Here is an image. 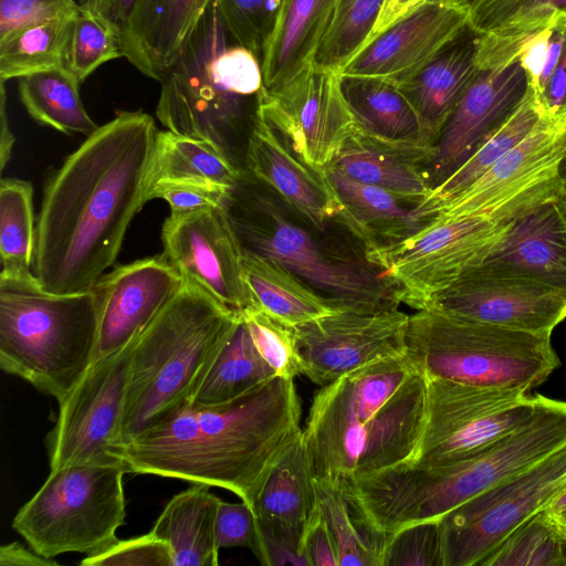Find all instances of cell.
I'll use <instances>...</instances> for the list:
<instances>
[{"label":"cell","mask_w":566,"mask_h":566,"mask_svg":"<svg viewBox=\"0 0 566 566\" xmlns=\"http://www.w3.org/2000/svg\"><path fill=\"white\" fill-rule=\"evenodd\" d=\"M534 98L544 119L566 126V40L554 71Z\"/></svg>","instance_id":"cell-52"},{"label":"cell","mask_w":566,"mask_h":566,"mask_svg":"<svg viewBox=\"0 0 566 566\" xmlns=\"http://www.w3.org/2000/svg\"><path fill=\"white\" fill-rule=\"evenodd\" d=\"M119 35L127 27L140 0H76Z\"/></svg>","instance_id":"cell-55"},{"label":"cell","mask_w":566,"mask_h":566,"mask_svg":"<svg viewBox=\"0 0 566 566\" xmlns=\"http://www.w3.org/2000/svg\"><path fill=\"white\" fill-rule=\"evenodd\" d=\"M426 160L421 154L385 146L354 132L328 166L416 206L431 190Z\"/></svg>","instance_id":"cell-33"},{"label":"cell","mask_w":566,"mask_h":566,"mask_svg":"<svg viewBox=\"0 0 566 566\" xmlns=\"http://www.w3.org/2000/svg\"><path fill=\"white\" fill-rule=\"evenodd\" d=\"M337 0H283L261 66L264 91L290 81L313 63Z\"/></svg>","instance_id":"cell-29"},{"label":"cell","mask_w":566,"mask_h":566,"mask_svg":"<svg viewBox=\"0 0 566 566\" xmlns=\"http://www.w3.org/2000/svg\"><path fill=\"white\" fill-rule=\"evenodd\" d=\"M159 122L213 147L245 174L249 138L264 88L260 59L240 44L210 0L160 78Z\"/></svg>","instance_id":"cell-5"},{"label":"cell","mask_w":566,"mask_h":566,"mask_svg":"<svg viewBox=\"0 0 566 566\" xmlns=\"http://www.w3.org/2000/svg\"><path fill=\"white\" fill-rule=\"evenodd\" d=\"M427 379L422 433L411 463L434 465L467 459L525 423L543 395L525 388H491Z\"/></svg>","instance_id":"cell-12"},{"label":"cell","mask_w":566,"mask_h":566,"mask_svg":"<svg viewBox=\"0 0 566 566\" xmlns=\"http://www.w3.org/2000/svg\"><path fill=\"white\" fill-rule=\"evenodd\" d=\"M427 1L429 0H384L376 24L367 38L364 48L385 30L409 15Z\"/></svg>","instance_id":"cell-56"},{"label":"cell","mask_w":566,"mask_h":566,"mask_svg":"<svg viewBox=\"0 0 566 566\" xmlns=\"http://www.w3.org/2000/svg\"><path fill=\"white\" fill-rule=\"evenodd\" d=\"M314 482L318 506L335 543L338 566H382L388 536L361 525L340 482L315 478Z\"/></svg>","instance_id":"cell-39"},{"label":"cell","mask_w":566,"mask_h":566,"mask_svg":"<svg viewBox=\"0 0 566 566\" xmlns=\"http://www.w3.org/2000/svg\"><path fill=\"white\" fill-rule=\"evenodd\" d=\"M245 172L317 229L325 230L333 221L339 223L344 208L325 168L303 163L260 108L248 143Z\"/></svg>","instance_id":"cell-23"},{"label":"cell","mask_w":566,"mask_h":566,"mask_svg":"<svg viewBox=\"0 0 566 566\" xmlns=\"http://www.w3.org/2000/svg\"><path fill=\"white\" fill-rule=\"evenodd\" d=\"M221 209L242 252L268 258L344 310L401 304L394 284L344 244L289 208L249 174L223 196Z\"/></svg>","instance_id":"cell-7"},{"label":"cell","mask_w":566,"mask_h":566,"mask_svg":"<svg viewBox=\"0 0 566 566\" xmlns=\"http://www.w3.org/2000/svg\"><path fill=\"white\" fill-rule=\"evenodd\" d=\"M566 489V446L444 514L442 566H480L517 526Z\"/></svg>","instance_id":"cell-13"},{"label":"cell","mask_w":566,"mask_h":566,"mask_svg":"<svg viewBox=\"0 0 566 566\" xmlns=\"http://www.w3.org/2000/svg\"><path fill=\"white\" fill-rule=\"evenodd\" d=\"M227 191L199 184L161 180L148 187L146 202L163 199L168 202L170 213H188L221 207Z\"/></svg>","instance_id":"cell-51"},{"label":"cell","mask_w":566,"mask_h":566,"mask_svg":"<svg viewBox=\"0 0 566 566\" xmlns=\"http://www.w3.org/2000/svg\"><path fill=\"white\" fill-rule=\"evenodd\" d=\"M426 307L538 335L566 318V292L541 281L479 265L436 293Z\"/></svg>","instance_id":"cell-18"},{"label":"cell","mask_w":566,"mask_h":566,"mask_svg":"<svg viewBox=\"0 0 566 566\" xmlns=\"http://www.w3.org/2000/svg\"><path fill=\"white\" fill-rule=\"evenodd\" d=\"M405 354L426 377L491 388L530 390L560 365L551 335L465 319L431 307L409 315Z\"/></svg>","instance_id":"cell-9"},{"label":"cell","mask_w":566,"mask_h":566,"mask_svg":"<svg viewBox=\"0 0 566 566\" xmlns=\"http://www.w3.org/2000/svg\"><path fill=\"white\" fill-rule=\"evenodd\" d=\"M260 112L306 165L324 169L355 132L340 73L310 64L275 90L262 92Z\"/></svg>","instance_id":"cell-16"},{"label":"cell","mask_w":566,"mask_h":566,"mask_svg":"<svg viewBox=\"0 0 566 566\" xmlns=\"http://www.w3.org/2000/svg\"><path fill=\"white\" fill-rule=\"evenodd\" d=\"M468 29L458 0H429L368 43L340 72L401 84Z\"/></svg>","instance_id":"cell-22"},{"label":"cell","mask_w":566,"mask_h":566,"mask_svg":"<svg viewBox=\"0 0 566 566\" xmlns=\"http://www.w3.org/2000/svg\"><path fill=\"white\" fill-rule=\"evenodd\" d=\"M242 258L255 306L276 321L297 327L344 310L281 264L250 252Z\"/></svg>","instance_id":"cell-35"},{"label":"cell","mask_w":566,"mask_h":566,"mask_svg":"<svg viewBox=\"0 0 566 566\" xmlns=\"http://www.w3.org/2000/svg\"><path fill=\"white\" fill-rule=\"evenodd\" d=\"M80 84L81 81L65 66L18 78L21 103L36 123L67 135L87 137L99 126L83 105Z\"/></svg>","instance_id":"cell-36"},{"label":"cell","mask_w":566,"mask_h":566,"mask_svg":"<svg viewBox=\"0 0 566 566\" xmlns=\"http://www.w3.org/2000/svg\"><path fill=\"white\" fill-rule=\"evenodd\" d=\"M182 284L184 277L161 254L117 265L103 274L92 289L98 313L94 360L137 338Z\"/></svg>","instance_id":"cell-20"},{"label":"cell","mask_w":566,"mask_h":566,"mask_svg":"<svg viewBox=\"0 0 566 566\" xmlns=\"http://www.w3.org/2000/svg\"><path fill=\"white\" fill-rule=\"evenodd\" d=\"M36 222L33 187L30 181L2 178L0 182L1 274L21 276L33 273Z\"/></svg>","instance_id":"cell-41"},{"label":"cell","mask_w":566,"mask_h":566,"mask_svg":"<svg viewBox=\"0 0 566 566\" xmlns=\"http://www.w3.org/2000/svg\"><path fill=\"white\" fill-rule=\"evenodd\" d=\"M560 177H562V180L564 182H566V156L562 163V166H560Z\"/></svg>","instance_id":"cell-61"},{"label":"cell","mask_w":566,"mask_h":566,"mask_svg":"<svg viewBox=\"0 0 566 566\" xmlns=\"http://www.w3.org/2000/svg\"><path fill=\"white\" fill-rule=\"evenodd\" d=\"M426 397V376L406 354L323 386L303 430L315 479L340 482L410 462L423 429Z\"/></svg>","instance_id":"cell-3"},{"label":"cell","mask_w":566,"mask_h":566,"mask_svg":"<svg viewBox=\"0 0 566 566\" xmlns=\"http://www.w3.org/2000/svg\"><path fill=\"white\" fill-rule=\"evenodd\" d=\"M252 340L276 376L295 378L302 375L294 327L271 317L258 307L242 314Z\"/></svg>","instance_id":"cell-45"},{"label":"cell","mask_w":566,"mask_h":566,"mask_svg":"<svg viewBox=\"0 0 566 566\" xmlns=\"http://www.w3.org/2000/svg\"><path fill=\"white\" fill-rule=\"evenodd\" d=\"M565 156L566 126L542 118L521 143L428 221L463 217L513 220L558 191Z\"/></svg>","instance_id":"cell-15"},{"label":"cell","mask_w":566,"mask_h":566,"mask_svg":"<svg viewBox=\"0 0 566 566\" xmlns=\"http://www.w3.org/2000/svg\"><path fill=\"white\" fill-rule=\"evenodd\" d=\"M216 544L218 549L247 547L252 553L258 546V523L253 509L241 501H220L216 518Z\"/></svg>","instance_id":"cell-50"},{"label":"cell","mask_w":566,"mask_h":566,"mask_svg":"<svg viewBox=\"0 0 566 566\" xmlns=\"http://www.w3.org/2000/svg\"><path fill=\"white\" fill-rule=\"evenodd\" d=\"M326 175L344 208L342 223L364 247L401 240L422 228L403 200L381 188L357 181L327 166ZM408 203V202H407Z\"/></svg>","instance_id":"cell-30"},{"label":"cell","mask_w":566,"mask_h":566,"mask_svg":"<svg viewBox=\"0 0 566 566\" xmlns=\"http://www.w3.org/2000/svg\"><path fill=\"white\" fill-rule=\"evenodd\" d=\"M240 316L184 279L177 295L135 340L122 443L192 402Z\"/></svg>","instance_id":"cell-6"},{"label":"cell","mask_w":566,"mask_h":566,"mask_svg":"<svg viewBox=\"0 0 566 566\" xmlns=\"http://www.w3.org/2000/svg\"><path fill=\"white\" fill-rule=\"evenodd\" d=\"M302 546L308 566H338L335 543L319 506L305 528Z\"/></svg>","instance_id":"cell-53"},{"label":"cell","mask_w":566,"mask_h":566,"mask_svg":"<svg viewBox=\"0 0 566 566\" xmlns=\"http://www.w3.org/2000/svg\"><path fill=\"white\" fill-rule=\"evenodd\" d=\"M566 509V489L562 490L555 497L551 500L544 509L549 514L558 513Z\"/></svg>","instance_id":"cell-59"},{"label":"cell","mask_w":566,"mask_h":566,"mask_svg":"<svg viewBox=\"0 0 566 566\" xmlns=\"http://www.w3.org/2000/svg\"><path fill=\"white\" fill-rule=\"evenodd\" d=\"M210 0H140L120 34V48L139 72L160 81Z\"/></svg>","instance_id":"cell-27"},{"label":"cell","mask_w":566,"mask_h":566,"mask_svg":"<svg viewBox=\"0 0 566 566\" xmlns=\"http://www.w3.org/2000/svg\"><path fill=\"white\" fill-rule=\"evenodd\" d=\"M314 478L302 434L268 476L254 509L258 523L303 542L318 506Z\"/></svg>","instance_id":"cell-31"},{"label":"cell","mask_w":566,"mask_h":566,"mask_svg":"<svg viewBox=\"0 0 566 566\" xmlns=\"http://www.w3.org/2000/svg\"><path fill=\"white\" fill-rule=\"evenodd\" d=\"M273 376L275 373L259 354L241 315L192 403L212 406L228 402Z\"/></svg>","instance_id":"cell-38"},{"label":"cell","mask_w":566,"mask_h":566,"mask_svg":"<svg viewBox=\"0 0 566 566\" xmlns=\"http://www.w3.org/2000/svg\"><path fill=\"white\" fill-rule=\"evenodd\" d=\"M98 313L93 291L54 294L34 274H0V366L62 401L96 352Z\"/></svg>","instance_id":"cell-8"},{"label":"cell","mask_w":566,"mask_h":566,"mask_svg":"<svg viewBox=\"0 0 566 566\" xmlns=\"http://www.w3.org/2000/svg\"><path fill=\"white\" fill-rule=\"evenodd\" d=\"M382 566H442L438 521L412 524L389 534Z\"/></svg>","instance_id":"cell-47"},{"label":"cell","mask_w":566,"mask_h":566,"mask_svg":"<svg viewBox=\"0 0 566 566\" xmlns=\"http://www.w3.org/2000/svg\"><path fill=\"white\" fill-rule=\"evenodd\" d=\"M120 464H83L50 470V474L18 511L13 530L39 555H93L118 541L125 521L124 474Z\"/></svg>","instance_id":"cell-10"},{"label":"cell","mask_w":566,"mask_h":566,"mask_svg":"<svg viewBox=\"0 0 566 566\" xmlns=\"http://www.w3.org/2000/svg\"><path fill=\"white\" fill-rule=\"evenodd\" d=\"M135 340L94 360L74 389L59 402L55 424L45 438L50 470L120 464L112 451L122 443V418Z\"/></svg>","instance_id":"cell-14"},{"label":"cell","mask_w":566,"mask_h":566,"mask_svg":"<svg viewBox=\"0 0 566 566\" xmlns=\"http://www.w3.org/2000/svg\"><path fill=\"white\" fill-rule=\"evenodd\" d=\"M301 416L294 379L273 376L228 402L182 406L112 457L128 473L228 490L254 511L271 471L303 434Z\"/></svg>","instance_id":"cell-2"},{"label":"cell","mask_w":566,"mask_h":566,"mask_svg":"<svg viewBox=\"0 0 566 566\" xmlns=\"http://www.w3.org/2000/svg\"><path fill=\"white\" fill-rule=\"evenodd\" d=\"M210 486L193 483L165 505L150 533L165 541L172 566H217L216 518L220 499Z\"/></svg>","instance_id":"cell-32"},{"label":"cell","mask_w":566,"mask_h":566,"mask_svg":"<svg viewBox=\"0 0 566 566\" xmlns=\"http://www.w3.org/2000/svg\"><path fill=\"white\" fill-rule=\"evenodd\" d=\"M14 142V137L9 128V123L6 114V92L4 82H1V143H0V155H1V170H3L7 161L10 158L11 148Z\"/></svg>","instance_id":"cell-58"},{"label":"cell","mask_w":566,"mask_h":566,"mask_svg":"<svg viewBox=\"0 0 566 566\" xmlns=\"http://www.w3.org/2000/svg\"><path fill=\"white\" fill-rule=\"evenodd\" d=\"M243 174L207 143L166 129L156 137L148 187L172 180L227 191Z\"/></svg>","instance_id":"cell-37"},{"label":"cell","mask_w":566,"mask_h":566,"mask_svg":"<svg viewBox=\"0 0 566 566\" xmlns=\"http://www.w3.org/2000/svg\"><path fill=\"white\" fill-rule=\"evenodd\" d=\"M479 73L475 34L468 28L413 76L397 85L418 112L433 145Z\"/></svg>","instance_id":"cell-28"},{"label":"cell","mask_w":566,"mask_h":566,"mask_svg":"<svg viewBox=\"0 0 566 566\" xmlns=\"http://www.w3.org/2000/svg\"><path fill=\"white\" fill-rule=\"evenodd\" d=\"M475 34L480 71L517 61L522 44L545 29L566 30V0H458Z\"/></svg>","instance_id":"cell-25"},{"label":"cell","mask_w":566,"mask_h":566,"mask_svg":"<svg viewBox=\"0 0 566 566\" xmlns=\"http://www.w3.org/2000/svg\"><path fill=\"white\" fill-rule=\"evenodd\" d=\"M120 56V35L80 8L72 21L64 66L82 83L101 65Z\"/></svg>","instance_id":"cell-44"},{"label":"cell","mask_w":566,"mask_h":566,"mask_svg":"<svg viewBox=\"0 0 566 566\" xmlns=\"http://www.w3.org/2000/svg\"><path fill=\"white\" fill-rule=\"evenodd\" d=\"M530 86L516 108L473 151V154L412 209L422 224L449 201L481 178L506 153L521 143L542 120Z\"/></svg>","instance_id":"cell-34"},{"label":"cell","mask_w":566,"mask_h":566,"mask_svg":"<svg viewBox=\"0 0 566 566\" xmlns=\"http://www.w3.org/2000/svg\"><path fill=\"white\" fill-rule=\"evenodd\" d=\"M165 260L185 279L242 315L256 307L238 241L221 207L170 213L161 229Z\"/></svg>","instance_id":"cell-19"},{"label":"cell","mask_w":566,"mask_h":566,"mask_svg":"<svg viewBox=\"0 0 566 566\" xmlns=\"http://www.w3.org/2000/svg\"><path fill=\"white\" fill-rule=\"evenodd\" d=\"M559 191H560L562 196L564 197V199L566 200V182H564L563 180H562Z\"/></svg>","instance_id":"cell-62"},{"label":"cell","mask_w":566,"mask_h":566,"mask_svg":"<svg viewBox=\"0 0 566 566\" xmlns=\"http://www.w3.org/2000/svg\"><path fill=\"white\" fill-rule=\"evenodd\" d=\"M382 3L384 0H337L313 64L340 73L364 48Z\"/></svg>","instance_id":"cell-42"},{"label":"cell","mask_w":566,"mask_h":566,"mask_svg":"<svg viewBox=\"0 0 566 566\" xmlns=\"http://www.w3.org/2000/svg\"><path fill=\"white\" fill-rule=\"evenodd\" d=\"M552 516L556 523V526H557L562 537L564 538V541L566 543V509L558 513L552 514Z\"/></svg>","instance_id":"cell-60"},{"label":"cell","mask_w":566,"mask_h":566,"mask_svg":"<svg viewBox=\"0 0 566 566\" xmlns=\"http://www.w3.org/2000/svg\"><path fill=\"white\" fill-rule=\"evenodd\" d=\"M528 82L520 61L480 71L442 127L424 165L431 189L459 168L516 108Z\"/></svg>","instance_id":"cell-21"},{"label":"cell","mask_w":566,"mask_h":566,"mask_svg":"<svg viewBox=\"0 0 566 566\" xmlns=\"http://www.w3.org/2000/svg\"><path fill=\"white\" fill-rule=\"evenodd\" d=\"M234 39L261 61L283 0H217Z\"/></svg>","instance_id":"cell-46"},{"label":"cell","mask_w":566,"mask_h":566,"mask_svg":"<svg viewBox=\"0 0 566 566\" xmlns=\"http://www.w3.org/2000/svg\"><path fill=\"white\" fill-rule=\"evenodd\" d=\"M0 565L2 566H55L54 558L39 555L20 542H12L0 547Z\"/></svg>","instance_id":"cell-57"},{"label":"cell","mask_w":566,"mask_h":566,"mask_svg":"<svg viewBox=\"0 0 566 566\" xmlns=\"http://www.w3.org/2000/svg\"><path fill=\"white\" fill-rule=\"evenodd\" d=\"M83 566H172L168 544L151 534L117 541L107 549L86 555Z\"/></svg>","instance_id":"cell-48"},{"label":"cell","mask_w":566,"mask_h":566,"mask_svg":"<svg viewBox=\"0 0 566 566\" xmlns=\"http://www.w3.org/2000/svg\"><path fill=\"white\" fill-rule=\"evenodd\" d=\"M78 11L76 0H0V41L28 25L73 17Z\"/></svg>","instance_id":"cell-49"},{"label":"cell","mask_w":566,"mask_h":566,"mask_svg":"<svg viewBox=\"0 0 566 566\" xmlns=\"http://www.w3.org/2000/svg\"><path fill=\"white\" fill-rule=\"evenodd\" d=\"M75 15L28 25L0 41L1 82L64 66Z\"/></svg>","instance_id":"cell-40"},{"label":"cell","mask_w":566,"mask_h":566,"mask_svg":"<svg viewBox=\"0 0 566 566\" xmlns=\"http://www.w3.org/2000/svg\"><path fill=\"white\" fill-rule=\"evenodd\" d=\"M513 220L463 217L428 221L401 240L373 248L366 259L394 284L400 303L421 310L436 293L481 265Z\"/></svg>","instance_id":"cell-11"},{"label":"cell","mask_w":566,"mask_h":566,"mask_svg":"<svg viewBox=\"0 0 566 566\" xmlns=\"http://www.w3.org/2000/svg\"><path fill=\"white\" fill-rule=\"evenodd\" d=\"M158 129L143 111H120L49 175L36 219L32 272L54 294L93 289L146 203Z\"/></svg>","instance_id":"cell-1"},{"label":"cell","mask_w":566,"mask_h":566,"mask_svg":"<svg viewBox=\"0 0 566 566\" xmlns=\"http://www.w3.org/2000/svg\"><path fill=\"white\" fill-rule=\"evenodd\" d=\"M480 566H566V543L548 512L517 526Z\"/></svg>","instance_id":"cell-43"},{"label":"cell","mask_w":566,"mask_h":566,"mask_svg":"<svg viewBox=\"0 0 566 566\" xmlns=\"http://www.w3.org/2000/svg\"><path fill=\"white\" fill-rule=\"evenodd\" d=\"M408 319L391 305L343 310L294 327L302 375L323 387L366 364L405 354Z\"/></svg>","instance_id":"cell-17"},{"label":"cell","mask_w":566,"mask_h":566,"mask_svg":"<svg viewBox=\"0 0 566 566\" xmlns=\"http://www.w3.org/2000/svg\"><path fill=\"white\" fill-rule=\"evenodd\" d=\"M555 29L542 30L530 36L521 46L517 60L525 70L528 86L535 90L542 75L549 40Z\"/></svg>","instance_id":"cell-54"},{"label":"cell","mask_w":566,"mask_h":566,"mask_svg":"<svg viewBox=\"0 0 566 566\" xmlns=\"http://www.w3.org/2000/svg\"><path fill=\"white\" fill-rule=\"evenodd\" d=\"M566 446V401L543 396L535 413L480 452L454 462H411L356 479L342 488L358 521L389 535L444 514L531 468Z\"/></svg>","instance_id":"cell-4"},{"label":"cell","mask_w":566,"mask_h":566,"mask_svg":"<svg viewBox=\"0 0 566 566\" xmlns=\"http://www.w3.org/2000/svg\"><path fill=\"white\" fill-rule=\"evenodd\" d=\"M340 88L356 133L385 146L421 154L428 161L433 142L418 112L396 84L378 77L340 74Z\"/></svg>","instance_id":"cell-26"},{"label":"cell","mask_w":566,"mask_h":566,"mask_svg":"<svg viewBox=\"0 0 566 566\" xmlns=\"http://www.w3.org/2000/svg\"><path fill=\"white\" fill-rule=\"evenodd\" d=\"M481 265L566 292V200L559 189L516 217Z\"/></svg>","instance_id":"cell-24"}]
</instances>
